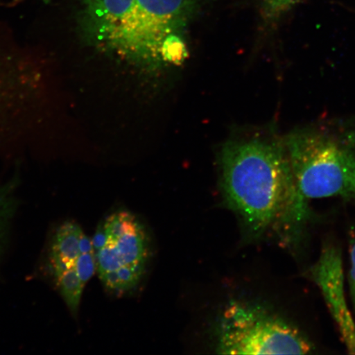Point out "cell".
Returning <instances> with one entry per match:
<instances>
[{"instance_id": "cell-1", "label": "cell", "mask_w": 355, "mask_h": 355, "mask_svg": "<svg viewBox=\"0 0 355 355\" xmlns=\"http://www.w3.org/2000/svg\"><path fill=\"white\" fill-rule=\"evenodd\" d=\"M224 193L252 237L272 234L283 244L300 237L309 219L284 141L256 137L230 141L221 155Z\"/></svg>"}, {"instance_id": "cell-2", "label": "cell", "mask_w": 355, "mask_h": 355, "mask_svg": "<svg viewBox=\"0 0 355 355\" xmlns=\"http://www.w3.org/2000/svg\"><path fill=\"white\" fill-rule=\"evenodd\" d=\"M300 193L308 201L339 197L355 202V148L349 141L313 128L283 139Z\"/></svg>"}, {"instance_id": "cell-3", "label": "cell", "mask_w": 355, "mask_h": 355, "mask_svg": "<svg viewBox=\"0 0 355 355\" xmlns=\"http://www.w3.org/2000/svg\"><path fill=\"white\" fill-rule=\"evenodd\" d=\"M193 0H135L130 12L104 48L146 70L166 65L164 41L179 34L193 10Z\"/></svg>"}, {"instance_id": "cell-4", "label": "cell", "mask_w": 355, "mask_h": 355, "mask_svg": "<svg viewBox=\"0 0 355 355\" xmlns=\"http://www.w3.org/2000/svg\"><path fill=\"white\" fill-rule=\"evenodd\" d=\"M222 354H305L311 345L300 333L257 306L232 303L218 331Z\"/></svg>"}, {"instance_id": "cell-5", "label": "cell", "mask_w": 355, "mask_h": 355, "mask_svg": "<svg viewBox=\"0 0 355 355\" xmlns=\"http://www.w3.org/2000/svg\"><path fill=\"white\" fill-rule=\"evenodd\" d=\"M92 243L96 270L106 288L122 294L137 286L149 248L144 226L135 216L124 211L114 213L97 230Z\"/></svg>"}, {"instance_id": "cell-6", "label": "cell", "mask_w": 355, "mask_h": 355, "mask_svg": "<svg viewBox=\"0 0 355 355\" xmlns=\"http://www.w3.org/2000/svg\"><path fill=\"white\" fill-rule=\"evenodd\" d=\"M311 276L322 291L328 309L338 327L343 343L355 354V322L345 299L343 259L334 246L323 248Z\"/></svg>"}, {"instance_id": "cell-7", "label": "cell", "mask_w": 355, "mask_h": 355, "mask_svg": "<svg viewBox=\"0 0 355 355\" xmlns=\"http://www.w3.org/2000/svg\"><path fill=\"white\" fill-rule=\"evenodd\" d=\"M135 0H83L81 26L92 43L103 47L116 32Z\"/></svg>"}, {"instance_id": "cell-8", "label": "cell", "mask_w": 355, "mask_h": 355, "mask_svg": "<svg viewBox=\"0 0 355 355\" xmlns=\"http://www.w3.org/2000/svg\"><path fill=\"white\" fill-rule=\"evenodd\" d=\"M83 234L81 228L73 222L65 223L58 230L52 254L56 276L67 269L75 268V263L81 254L80 241Z\"/></svg>"}, {"instance_id": "cell-9", "label": "cell", "mask_w": 355, "mask_h": 355, "mask_svg": "<svg viewBox=\"0 0 355 355\" xmlns=\"http://www.w3.org/2000/svg\"><path fill=\"white\" fill-rule=\"evenodd\" d=\"M62 295L72 312H76L81 301L84 284L75 268H69L56 276Z\"/></svg>"}, {"instance_id": "cell-10", "label": "cell", "mask_w": 355, "mask_h": 355, "mask_svg": "<svg viewBox=\"0 0 355 355\" xmlns=\"http://www.w3.org/2000/svg\"><path fill=\"white\" fill-rule=\"evenodd\" d=\"M161 55L164 64H180L183 62L187 55V50L184 40L179 34H174L168 37L164 41Z\"/></svg>"}, {"instance_id": "cell-11", "label": "cell", "mask_w": 355, "mask_h": 355, "mask_svg": "<svg viewBox=\"0 0 355 355\" xmlns=\"http://www.w3.org/2000/svg\"><path fill=\"white\" fill-rule=\"evenodd\" d=\"M302 0H261L264 19L270 22L278 21Z\"/></svg>"}, {"instance_id": "cell-12", "label": "cell", "mask_w": 355, "mask_h": 355, "mask_svg": "<svg viewBox=\"0 0 355 355\" xmlns=\"http://www.w3.org/2000/svg\"><path fill=\"white\" fill-rule=\"evenodd\" d=\"M75 269L82 282L86 285L96 270L95 252L80 254L75 263Z\"/></svg>"}, {"instance_id": "cell-13", "label": "cell", "mask_w": 355, "mask_h": 355, "mask_svg": "<svg viewBox=\"0 0 355 355\" xmlns=\"http://www.w3.org/2000/svg\"><path fill=\"white\" fill-rule=\"evenodd\" d=\"M350 256H352V268H350L349 272V288L355 308V243L352 248Z\"/></svg>"}]
</instances>
